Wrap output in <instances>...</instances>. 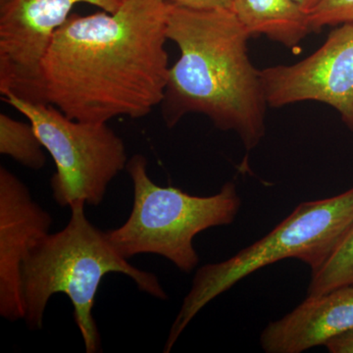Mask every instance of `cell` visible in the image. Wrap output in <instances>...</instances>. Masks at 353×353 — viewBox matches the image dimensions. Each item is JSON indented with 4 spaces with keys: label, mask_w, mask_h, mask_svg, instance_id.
Returning a JSON list of instances; mask_svg holds the SVG:
<instances>
[{
    "label": "cell",
    "mask_w": 353,
    "mask_h": 353,
    "mask_svg": "<svg viewBox=\"0 0 353 353\" xmlns=\"http://www.w3.org/2000/svg\"><path fill=\"white\" fill-rule=\"evenodd\" d=\"M167 0H128L114 13L71 14L39 63L34 102L83 122L145 117L168 81Z\"/></svg>",
    "instance_id": "1"
},
{
    "label": "cell",
    "mask_w": 353,
    "mask_h": 353,
    "mask_svg": "<svg viewBox=\"0 0 353 353\" xmlns=\"http://www.w3.org/2000/svg\"><path fill=\"white\" fill-rule=\"evenodd\" d=\"M250 37L232 11L169 2L167 38L181 54L169 69L159 105L167 127L202 114L221 131L236 132L248 152L259 145L268 103L260 70L248 55Z\"/></svg>",
    "instance_id": "2"
},
{
    "label": "cell",
    "mask_w": 353,
    "mask_h": 353,
    "mask_svg": "<svg viewBox=\"0 0 353 353\" xmlns=\"http://www.w3.org/2000/svg\"><path fill=\"white\" fill-rule=\"evenodd\" d=\"M85 203L69 206L71 218L57 233L41 238L30 250L23 264L22 290L28 328H43V316L50 297L64 294L74 308V320L87 353L101 352V340L92 310L104 276L124 274L141 292L167 299L154 274L141 270L121 256L109 243L106 233L90 222Z\"/></svg>",
    "instance_id": "3"
},
{
    "label": "cell",
    "mask_w": 353,
    "mask_h": 353,
    "mask_svg": "<svg viewBox=\"0 0 353 353\" xmlns=\"http://www.w3.org/2000/svg\"><path fill=\"white\" fill-rule=\"evenodd\" d=\"M352 226L353 188L329 199L303 202L261 240L225 261L202 266L172 325L164 352H171L199 311L259 269L280 260L296 259L314 274L328 261Z\"/></svg>",
    "instance_id": "4"
},
{
    "label": "cell",
    "mask_w": 353,
    "mask_h": 353,
    "mask_svg": "<svg viewBox=\"0 0 353 353\" xmlns=\"http://www.w3.org/2000/svg\"><path fill=\"white\" fill-rule=\"evenodd\" d=\"M126 169L134 185V205L122 226L105 232L109 243L124 259L160 255L190 273L199 262L194 236L236 219L241 204L236 183H225L213 196H196L153 182L143 155L132 157Z\"/></svg>",
    "instance_id": "5"
},
{
    "label": "cell",
    "mask_w": 353,
    "mask_h": 353,
    "mask_svg": "<svg viewBox=\"0 0 353 353\" xmlns=\"http://www.w3.org/2000/svg\"><path fill=\"white\" fill-rule=\"evenodd\" d=\"M2 99L24 115L57 166L52 196L64 208L83 201L99 205L109 183L128 161L124 141L108 123L71 119L52 104L27 101L13 92Z\"/></svg>",
    "instance_id": "6"
},
{
    "label": "cell",
    "mask_w": 353,
    "mask_h": 353,
    "mask_svg": "<svg viewBox=\"0 0 353 353\" xmlns=\"http://www.w3.org/2000/svg\"><path fill=\"white\" fill-rule=\"evenodd\" d=\"M128 0H7L0 6V92L34 101L39 63L79 3L114 13Z\"/></svg>",
    "instance_id": "7"
},
{
    "label": "cell",
    "mask_w": 353,
    "mask_h": 353,
    "mask_svg": "<svg viewBox=\"0 0 353 353\" xmlns=\"http://www.w3.org/2000/svg\"><path fill=\"white\" fill-rule=\"evenodd\" d=\"M268 106L319 101L353 132V23L338 26L315 52L292 65L260 70Z\"/></svg>",
    "instance_id": "8"
},
{
    "label": "cell",
    "mask_w": 353,
    "mask_h": 353,
    "mask_svg": "<svg viewBox=\"0 0 353 353\" xmlns=\"http://www.w3.org/2000/svg\"><path fill=\"white\" fill-rule=\"evenodd\" d=\"M51 226L52 217L34 201L27 185L0 167V315L8 321L25 318L23 264Z\"/></svg>",
    "instance_id": "9"
},
{
    "label": "cell",
    "mask_w": 353,
    "mask_h": 353,
    "mask_svg": "<svg viewBox=\"0 0 353 353\" xmlns=\"http://www.w3.org/2000/svg\"><path fill=\"white\" fill-rule=\"evenodd\" d=\"M353 328V285L307 296L282 319L270 323L260 336L267 353H299L325 345Z\"/></svg>",
    "instance_id": "10"
},
{
    "label": "cell",
    "mask_w": 353,
    "mask_h": 353,
    "mask_svg": "<svg viewBox=\"0 0 353 353\" xmlns=\"http://www.w3.org/2000/svg\"><path fill=\"white\" fill-rule=\"evenodd\" d=\"M233 12L250 36L263 34L290 50L312 32L308 14L294 0H234Z\"/></svg>",
    "instance_id": "11"
},
{
    "label": "cell",
    "mask_w": 353,
    "mask_h": 353,
    "mask_svg": "<svg viewBox=\"0 0 353 353\" xmlns=\"http://www.w3.org/2000/svg\"><path fill=\"white\" fill-rule=\"evenodd\" d=\"M0 153L32 170H41L46 162L43 143L31 123L4 113H0Z\"/></svg>",
    "instance_id": "12"
},
{
    "label": "cell",
    "mask_w": 353,
    "mask_h": 353,
    "mask_svg": "<svg viewBox=\"0 0 353 353\" xmlns=\"http://www.w3.org/2000/svg\"><path fill=\"white\" fill-rule=\"evenodd\" d=\"M353 285V226L321 268L312 274L308 296Z\"/></svg>",
    "instance_id": "13"
},
{
    "label": "cell",
    "mask_w": 353,
    "mask_h": 353,
    "mask_svg": "<svg viewBox=\"0 0 353 353\" xmlns=\"http://www.w3.org/2000/svg\"><path fill=\"white\" fill-rule=\"evenodd\" d=\"M312 32L321 31L326 26L353 23V0H321L309 13Z\"/></svg>",
    "instance_id": "14"
},
{
    "label": "cell",
    "mask_w": 353,
    "mask_h": 353,
    "mask_svg": "<svg viewBox=\"0 0 353 353\" xmlns=\"http://www.w3.org/2000/svg\"><path fill=\"white\" fill-rule=\"evenodd\" d=\"M171 3L188 7V8L199 9V10H234V0H167Z\"/></svg>",
    "instance_id": "15"
},
{
    "label": "cell",
    "mask_w": 353,
    "mask_h": 353,
    "mask_svg": "<svg viewBox=\"0 0 353 353\" xmlns=\"http://www.w3.org/2000/svg\"><path fill=\"white\" fill-rule=\"evenodd\" d=\"M325 347L331 353H353V328L334 336Z\"/></svg>",
    "instance_id": "16"
},
{
    "label": "cell",
    "mask_w": 353,
    "mask_h": 353,
    "mask_svg": "<svg viewBox=\"0 0 353 353\" xmlns=\"http://www.w3.org/2000/svg\"><path fill=\"white\" fill-rule=\"evenodd\" d=\"M294 1L309 15V13L318 6L321 0H294Z\"/></svg>",
    "instance_id": "17"
},
{
    "label": "cell",
    "mask_w": 353,
    "mask_h": 353,
    "mask_svg": "<svg viewBox=\"0 0 353 353\" xmlns=\"http://www.w3.org/2000/svg\"><path fill=\"white\" fill-rule=\"evenodd\" d=\"M6 1L7 0H0V6H2V4L6 3Z\"/></svg>",
    "instance_id": "18"
}]
</instances>
